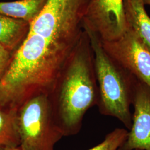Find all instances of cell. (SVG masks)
Masks as SVG:
<instances>
[{"instance_id": "cell-14", "label": "cell", "mask_w": 150, "mask_h": 150, "mask_svg": "<svg viewBox=\"0 0 150 150\" xmlns=\"http://www.w3.org/2000/svg\"><path fill=\"white\" fill-rule=\"evenodd\" d=\"M0 150H22L21 148L18 147H5L4 149H1Z\"/></svg>"}, {"instance_id": "cell-5", "label": "cell", "mask_w": 150, "mask_h": 150, "mask_svg": "<svg viewBox=\"0 0 150 150\" xmlns=\"http://www.w3.org/2000/svg\"><path fill=\"white\" fill-rule=\"evenodd\" d=\"M127 28L123 0H90L83 20L85 31L108 42L121 37Z\"/></svg>"}, {"instance_id": "cell-8", "label": "cell", "mask_w": 150, "mask_h": 150, "mask_svg": "<svg viewBox=\"0 0 150 150\" xmlns=\"http://www.w3.org/2000/svg\"><path fill=\"white\" fill-rule=\"evenodd\" d=\"M142 0H123L127 26L135 33L150 52V17Z\"/></svg>"}, {"instance_id": "cell-13", "label": "cell", "mask_w": 150, "mask_h": 150, "mask_svg": "<svg viewBox=\"0 0 150 150\" xmlns=\"http://www.w3.org/2000/svg\"><path fill=\"white\" fill-rule=\"evenodd\" d=\"M12 54L0 45V79L10 64Z\"/></svg>"}, {"instance_id": "cell-12", "label": "cell", "mask_w": 150, "mask_h": 150, "mask_svg": "<svg viewBox=\"0 0 150 150\" xmlns=\"http://www.w3.org/2000/svg\"><path fill=\"white\" fill-rule=\"evenodd\" d=\"M128 133V129L116 128L108 134L102 142L88 150H120Z\"/></svg>"}, {"instance_id": "cell-6", "label": "cell", "mask_w": 150, "mask_h": 150, "mask_svg": "<svg viewBox=\"0 0 150 150\" xmlns=\"http://www.w3.org/2000/svg\"><path fill=\"white\" fill-rule=\"evenodd\" d=\"M101 43L111 58L150 87V52L132 30L128 27L117 40Z\"/></svg>"}, {"instance_id": "cell-15", "label": "cell", "mask_w": 150, "mask_h": 150, "mask_svg": "<svg viewBox=\"0 0 150 150\" xmlns=\"http://www.w3.org/2000/svg\"><path fill=\"white\" fill-rule=\"evenodd\" d=\"M145 5L150 6V0H142Z\"/></svg>"}, {"instance_id": "cell-3", "label": "cell", "mask_w": 150, "mask_h": 150, "mask_svg": "<svg viewBox=\"0 0 150 150\" xmlns=\"http://www.w3.org/2000/svg\"><path fill=\"white\" fill-rule=\"evenodd\" d=\"M86 32L94 54L99 111L102 115L118 119L129 130L132 123L130 107L132 105L137 78L107 54L96 35Z\"/></svg>"}, {"instance_id": "cell-1", "label": "cell", "mask_w": 150, "mask_h": 150, "mask_svg": "<svg viewBox=\"0 0 150 150\" xmlns=\"http://www.w3.org/2000/svg\"><path fill=\"white\" fill-rule=\"evenodd\" d=\"M90 0H47L30 23L27 36L13 52L11 66L30 80H55L70 59L84 32Z\"/></svg>"}, {"instance_id": "cell-7", "label": "cell", "mask_w": 150, "mask_h": 150, "mask_svg": "<svg viewBox=\"0 0 150 150\" xmlns=\"http://www.w3.org/2000/svg\"><path fill=\"white\" fill-rule=\"evenodd\" d=\"M132 105V126L120 150H150V87L137 79Z\"/></svg>"}, {"instance_id": "cell-2", "label": "cell", "mask_w": 150, "mask_h": 150, "mask_svg": "<svg viewBox=\"0 0 150 150\" xmlns=\"http://www.w3.org/2000/svg\"><path fill=\"white\" fill-rule=\"evenodd\" d=\"M48 97L64 136L77 134L85 113L99 101L94 54L85 30Z\"/></svg>"}, {"instance_id": "cell-16", "label": "cell", "mask_w": 150, "mask_h": 150, "mask_svg": "<svg viewBox=\"0 0 150 150\" xmlns=\"http://www.w3.org/2000/svg\"><path fill=\"white\" fill-rule=\"evenodd\" d=\"M139 150V149H135V150Z\"/></svg>"}, {"instance_id": "cell-11", "label": "cell", "mask_w": 150, "mask_h": 150, "mask_svg": "<svg viewBox=\"0 0 150 150\" xmlns=\"http://www.w3.org/2000/svg\"><path fill=\"white\" fill-rule=\"evenodd\" d=\"M19 146L16 112L0 107V149Z\"/></svg>"}, {"instance_id": "cell-9", "label": "cell", "mask_w": 150, "mask_h": 150, "mask_svg": "<svg viewBox=\"0 0 150 150\" xmlns=\"http://www.w3.org/2000/svg\"><path fill=\"white\" fill-rule=\"evenodd\" d=\"M28 22L0 15V45L13 52L27 36Z\"/></svg>"}, {"instance_id": "cell-10", "label": "cell", "mask_w": 150, "mask_h": 150, "mask_svg": "<svg viewBox=\"0 0 150 150\" xmlns=\"http://www.w3.org/2000/svg\"><path fill=\"white\" fill-rule=\"evenodd\" d=\"M47 0H17L0 2V15L30 23L42 10Z\"/></svg>"}, {"instance_id": "cell-4", "label": "cell", "mask_w": 150, "mask_h": 150, "mask_svg": "<svg viewBox=\"0 0 150 150\" xmlns=\"http://www.w3.org/2000/svg\"><path fill=\"white\" fill-rule=\"evenodd\" d=\"M16 120L22 150H54L64 137L47 95H37L23 103L16 111Z\"/></svg>"}]
</instances>
